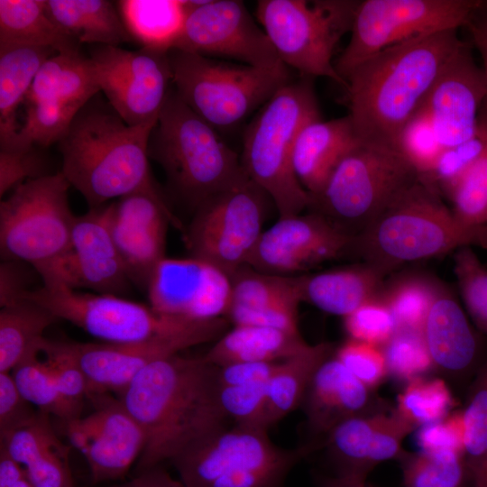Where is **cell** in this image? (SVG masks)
Returning <instances> with one entry per match:
<instances>
[{"instance_id": "59", "label": "cell", "mask_w": 487, "mask_h": 487, "mask_svg": "<svg viewBox=\"0 0 487 487\" xmlns=\"http://www.w3.org/2000/svg\"><path fill=\"white\" fill-rule=\"evenodd\" d=\"M317 483L319 487H367L365 478L339 473L333 477H320Z\"/></svg>"}, {"instance_id": "34", "label": "cell", "mask_w": 487, "mask_h": 487, "mask_svg": "<svg viewBox=\"0 0 487 487\" xmlns=\"http://www.w3.org/2000/svg\"><path fill=\"white\" fill-rule=\"evenodd\" d=\"M52 22L77 42L111 45L131 39L116 4L107 0H45Z\"/></svg>"}, {"instance_id": "41", "label": "cell", "mask_w": 487, "mask_h": 487, "mask_svg": "<svg viewBox=\"0 0 487 487\" xmlns=\"http://www.w3.org/2000/svg\"><path fill=\"white\" fill-rule=\"evenodd\" d=\"M455 401L439 378L418 377L408 381L397 398L396 414L415 430L451 413Z\"/></svg>"}, {"instance_id": "33", "label": "cell", "mask_w": 487, "mask_h": 487, "mask_svg": "<svg viewBox=\"0 0 487 487\" xmlns=\"http://www.w3.org/2000/svg\"><path fill=\"white\" fill-rule=\"evenodd\" d=\"M308 345L300 333L235 325L215 342L203 358L217 367L247 362H278L298 354Z\"/></svg>"}, {"instance_id": "12", "label": "cell", "mask_w": 487, "mask_h": 487, "mask_svg": "<svg viewBox=\"0 0 487 487\" xmlns=\"http://www.w3.org/2000/svg\"><path fill=\"white\" fill-rule=\"evenodd\" d=\"M267 198L244 174L201 204L182 232L190 256L234 275L246 265L263 232Z\"/></svg>"}, {"instance_id": "58", "label": "cell", "mask_w": 487, "mask_h": 487, "mask_svg": "<svg viewBox=\"0 0 487 487\" xmlns=\"http://www.w3.org/2000/svg\"><path fill=\"white\" fill-rule=\"evenodd\" d=\"M482 8L473 15L466 27L469 29L473 42L481 56L482 69L487 87V14H482ZM485 103L487 105V97Z\"/></svg>"}, {"instance_id": "55", "label": "cell", "mask_w": 487, "mask_h": 487, "mask_svg": "<svg viewBox=\"0 0 487 487\" xmlns=\"http://www.w3.org/2000/svg\"><path fill=\"white\" fill-rule=\"evenodd\" d=\"M47 175L34 147L26 150H0V196L23 182Z\"/></svg>"}, {"instance_id": "9", "label": "cell", "mask_w": 487, "mask_h": 487, "mask_svg": "<svg viewBox=\"0 0 487 487\" xmlns=\"http://www.w3.org/2000/svg\"><path fill=\"white\" fill-rule=\"evenodd\" d=\"M167 57L174 90L216 130L237 125L291 80L283 63L258 68L178 49L170 50Z\"/></svg>"}, {"instance_id": "20", "label": "cell", "mask_w": 487, "mask_h": 487, "mask_svg": "<svg viewBox=\"0 0 487 487\" xmlns=\"http://www.w3.org/2000/svg\"><path fill=\"white\" fill-rule=\"evenodd\" d=\"M155 311L193 320L225 317L232 301L231 277L199 258H163L146 287Z\"/></svg>"}, {"instance_id": "51", "label": "cell", "mask_w": 487, "mask_h": 487, "mask_svg": "<svg viewBox=\"0 0 487 487\" xmlns=\"http://www.w3.org/2000/svg\"><path fill=\"white\" fill-rule=\"evenodd\" d=\"M344 326L349 338L380 347L397 329L394 317L381 297L345 317Z\"/></svg>"}, {"instance_id": "62", "label": "cell", "mask_w": 487, "mask_h": 487, "mask_svg": "<svg viewBox=\"0 0 487 487\" xmlns=\"http://www.w3.org/2000/svg\"><path fill=\"white\" fill-rule=\"evenodd\" d=\"M2 487H32V484L30 483L27 476H24L23 477L22 479L14 482H12L8 485H5V486H2Z\"/></svg>"}, {"instance_id": "14", "label": "cell", "mask_w": 487, "mask_h": 487, "mask_svg": "<svg viewBox=\"0 0 487 487\" xmlns=\"http://www.w3.org/2000/svg\"><path fill=\"white\" fill-rule=\"evenodd\" d=\"M228 319L219 317L199 321L180 332L136 342L59 341V344L83 372L88 383V397L111 391L120 395L149 364L187 348L216 342L228 330Z\"/></svg>"}, {"instance_id": "26", "label": "cell", "mask_w": 487, "mask_h": 487, "mask_svg": "<svg viewBox=\"0 0 487 487\" xmlns=\"http://www.w3.org/2000/svg\"><path fill=\"white\" fill-rule=\"evenodd\" d=\"M308 427L324 439L337 425L377 410L372 390L366 387L331 355L314 374L305 398Z\"/></svg>"}, {"instance_id": "17", "label": "cell", "mask_w": 487, "mask_h": 487, "mask_svg": "<svg viewBox=\"0 0 487 487\" xmlns=\"http://www.w3.org/2000/svg\"><path fill=\"white\" fill-rule=\"evenodd\" d=\"M315 448L312 443L294 449L281 448L270 440L267 431L225 426L192 445L171 463L187 487H211L216 480L236 473L300 462Z\"/></svg>"}, {"instance_id": "15", "label": "cell", "mask_w": 487, "mask_h": 487, "mask_svg": "<svg viewBox=\"0 0 487 487\" xmlns=\"http://www.w3.org/2000/svg\"><path fill=\"white\" fill-rule=\"evenodd\" d=\"M89 59L107 103L129 125H155L171 90L167 53L95 45Z\"/></svg>"}, {"instance_id": "13", "label": "cell", "mask_w": 487, "mask_h": 487, "mask_svg": "<svg viewBox=\"0 0 487 487\" xmlns=\"http://www.w3.org/2000/svg\"><path fill=\"white\" fill-rule=\"evenodd\" d=\"M22 299L33 300L92 336L129 343L188 329L202 320L159 313L120 296L80 293L64 283L42 285Z\"/></svg>"}, {"instance_id": "19", "label": "cell", "mask_w": 487, "mask_h": 487, "mask_svg": "<svg viewBox=\"0 0 487 487\" xmlns=\"http://www.w3.org/2000/svg\"><path fill=\"white\" fill-rule=\"evenodd\" d=\"M353 237L309 211L279 218L261 234L246 265L255 271L296 276L316 265L350 254Z\"/></svg>"}, {"instance_id": "42", "label": "cell", "mask_w": 487, "mask_h": 487, "mask_svg": "<svg viewBox=\"0 0 487 487\" xmlns=\"http://www.w3.org/2000/svg\"><path fill=\"white\" fill-rule=\"evenodd\" d=\"M400 461L403 487H462L468 475L464 455L455 452L406 453Z\"/></svg>"}, {"instance_id": "40", "label": "cell", "mask_w": 487, "mask_h": 487, "mask_svg": "<svg viewBox=\"0 0 487 487\" xmlns=\"http://www.w3.org/2000/svg\"><path fill=\"white\" fill-rule=\"evenodd\" d=\"M462 416L467 474L474 487H487V360L471 387Z\"/></svg>"}, {"instance_id": "32", "label": "cell", "mask_w": 487, "mask_h": 487, "mask_svg": "<svg viewBox=\"0 0 487 487\" xmlns=\"http://www.w3.org/2000/svg\"><path fill=\"white\" fill-rule=\"evenodd\" d=\"M57 51L45 47L0 49V150L18 149L17 109L42 64Z\"/></svg>"}, {"instance_id": "3", "label": "cell", "mask_w": 487, "mask_h": 487, "mask_svg": "<svg viewBox=\"0 0 487 487\" xmlns=\"http://www.w3.org/2000/svg\"><path fill=\"white\" fill-rule=\"evenodd\" d=\"M96 96L58 142L62 175L90 208L134 193L168 204L150 170L148 143L155 125H129Z\"/></svg>"}, {"instance_id": "29", "label": "cell", "mask_w": 487, "mask_h": 487, "mask_svg": "<svg viewBox=\"0 0 487 487\" xmlns=\"http://www.w3.org/2000/svg\"><path fill=\"white\" fill-rule=\"evenodd\" d=\"M433 365L450 373L467 370L478 354V341L458 301L439 287L422 327Z\"/></svg>"}, {"instance_id": "28", "label": "cell", "mask_w": 487, "mask_h": 487, "mask_svg": "<svg viewBox=\"0 0 487 487\" xmlns=\"http://www.w3.org/2000/svg\"><path fill=\"white\" fill-rule=\"evenodd\" d=\"M349 117L307 124L299 132L293 148V170L309 195L318 193L329 176L357 143Z\"/></svg>"}, {"instance_id": "6", "label": "cell", "mask_w": 487, "mask_h": 487, "mask_svg": "<svg viewBox=\"0 0 487 487\" xmlns=\"http://www.w3.org/2000/svg\"><path fill=\"white\" fill-rule=\"evenodd\" d=\"M148 156L194 211L245 174L237 154L172 88L151 132Z\"/></svg>"}, {"instance_id": "5", "label": "cell", "mask_w": 487, "mask_h": 487, "mask_svg": "<svg viewBox=\"0 0 487 487\" xmlns=\"http://www.w3.org/2000/svg\"><path fill=\"white\" fill-rule=\"evenodd\" d=\"M320 119L310 78L289 81L259 110L244 135L241 164L271 199L279 218L308 209L310 195L293 170L292 154L300 130Z\"/></svg>"}, {"instance_id": "56", "label": "cell", "mask_w": 487, "mask_h": 487, "mask_svg": "<svg viewBox=\"0 0 487 487\" xmlns=\"http://www.w3.org/2000/svg\"><path fill=\"white\" fill-rule=\"evenodd\" d=\"M280 362H247L218 367V384L226 387L268 382Z\"/></svg>"}, {"instance_id": "44", "label": "cell", "mask_w": 487, "mask_h": 487, "mask_svg": "<svg viewBox=\"0 0 487 487\" xmlns=\"http://www.w3.org/2000/svg\"><path fill=\"white\" fill-rule=\"evenodd\" d=\"M487 147V105L482 108L476 133L458 144L446 147L432 170L419 177L429 188L447 194L459 178L480 158Z\"/></svg>"}, {"instance_id": "2", "label": "cell", "mask_w": 487, "mask_h": 487, "mask_svg": "<svg viewBox=\"0 0 487 487\" xmlns=\"http://www.w3.org/2000/svg\"><path fill=\"white\" fill-rule=\"evenodd\" d=\"M464 42L456 29L443 31L389 47L355 67L345 90L357 139L397 150L401 130Z\"/></svg>"}, {"instance_id": "7", "label": "cell", "mask_w": 487, "mask_h": 487, "mask_svg": "<svg viewBox=\"0 0 487 487\" xmlns=\"http://www.w3.org/2000/svg\"><path fill=\"white\" fill-rule=\"evenodd\" d=\"M69 187L59 171L23 182L0 202L2 259L31 265L43 283L58 277L71 250Z\"/></svg>"}, {"instance_id": "43", "label": "cell", "mask_w": 487, "mask_h": 487, "mask_svg": "<svg viewBox=\"0 0 487 487\" xmlns=\"http://www.w3.org/2000/svg\"><path fill=\"white\" fill-rule=\"evenodd\" d=\"M439 286L418 276H407L385 287L380 295L397 328L422 330Z\"/></svg>"}, {"instance_id": "57", "label": "cell", "mask_w": 487, "mask_h": 487, "mask_svg": "<svg viewBox=\"0 0 487 487\" xmlns=\"http://www.w3.org/2000/svg\"><path fill=\"white\" fill-rule=\"evenodd\" d=\"M29 264L15 261L3 260L0 264V307L21 299L30 290L31 276Z\"/></svg>"}, {"instance_id": "30", "label": "cell", "mask_w": 487, "mask_h": 487, "mask_svg": "<svg viewBox=\"0 0 487 487\" xmlns=\"http://www.w3.org/2000/svg\"><path fill=\"white\" fill-rule=\"evenodd\" d=\"M100 91L92 63L80 51L57 52L41 67L24 104H42L76 114Z\"/></svg>"}, {"instance_id": "50", "label": "cell", "mask_w": 487, "mask_h": 487, "mask_svg": "<svg viewBox=\"0 0 487 487\" xmlns=\"http://www.w3.org/2000/svg\"><path fill=\"white\" fill-rule=\"evenodd\" d=\"M40 353L59 391L69 401L83 405L89 394L87 381L59 341L44 337L40 344Z\"/></svg>"}, {"instance_id": "10", "label": "cell", "mask_w": 487, "mask_h": 487, "mask_svg": "<svg viewBox=\"0 0 487 487\" xmlns=\"http://www.w3.org/2000/svg\"><path fill=\"white\" fill-rule=\"evenodd\" d=\"M359 1L260 0L256 16L280 60L304 78L326 77L346 88L333 56L351 32Z\"/></svg>"}, {"instance_id": "38", "label": "cell", "mask_w": 487, "mask_h": 487, "mask_svg": "<svg viewBox=\"0 0 487 487\" xmlns=\"http://www.w3.org/2000/svg\"><path fill=\"white\" fill-rule=\"evenodd\" d=\"M60 319L41 304L21 299L0 308V372L14 366L44 338Z\"/></svg>"}, {"instance_id": "45", "label": "cell", "mask_w": 487, "mask_h": 487, "mask_svg": "<svg viewBox=\"0 0 487 487\" xmlns=\"http://www.w3.org/2000/svg\"><path fill=\"white\" fill-rule=\"evenodd\" d=\"M446 196L455 219L470 228L487 227V147Z\"/></svg>"}, {"instance_id": "31", "label": "cell", "mask_w": 487, "mask_h": 487, "mask_svg": "<svg viewBox=\"0 0 487 487\" xmlns=\"http://www.w3.org/2000/svg\"><path fill=\"white\" fill-rule=\"evenodd\" d=\"M383 279L364 263L303 275V301L328 314L345 317L379 298L384 286Z\"/></svg>"}, {"instance_id": "21", "label": "cell", "mask_w": 487, "mask_h": 487, "mask_svg": "<svg viewBox=\"0 0 487 487\" xmlns=\"http://www.w3.org/2000/svg\"><path fill=\"white\" fill-rule=\"evenodd\" d=\"M111 234L133 283L146 289L156 265L165 258L168 225L181 231L170 206L134 193L107 206Z\"/></svg>"}, {"instance_id": "11", "label": "cell", "mask_w": 487, "mask_h": 487, "mask_svg": "<svg viewBox=\"0 0 487 487\" xmlns=\"http://www.w3.org/2000/svg\"><path fill=\"white\" fill-rule=\"evenodd\" d=\"M471 0H365L358 3L351 37L335 61L345 81L359 64L393 45L467 26L485 6Z\"/></svg>"}, {"instance_id": "53", "label": "cell", "mask_w": 487, "mask_h": 487, "mask_svg": "<svg viewBox=\"0 0 487 487\" xmlns=\"http://www.w3.org/2000/svg\"><path fill=\"white\" fill-rule=\"evenodd\" d=\"M19 391L11 372H0V437L32 423L39 415Z\"/></svg>"}, {"instance_id": "48", "label": "cell", "mask_w": 487, "mask_h": 487, "mask_svg": "<svg viewBox=\"0 0 487 487\" xmlns=\"http://www.w3.org/2000/svg\"><path fill=\"white\" fill-rule=\"evenodd\" d=\"M444 148L427 113L421 106L401 130L397 151L420 177L432 170Z\"/></svg>"}, {"instance_id": "24", "label": "cell", "mask_w": 487, "mask_h": 487, "mask_svg": "<svg viewBox=\"0 0 487 487\" xmlns=\"http://www.w3.org/2000/svg\"><path fill=\"white\" fill-rule=\"evenodd\" d=\"M414 430L394 410L380 411L343 421L327 434L325 445L339 474L366 479L378 464L405 455L402 442Z\"/></svg>"}, {"instance_id": "1", "label": "cell", "mask_w": 487, "mask_h": 487, "mask_svg": "<svg viewBox=\"0 0 487 487\" xmlns=\"http://www.w3.org/2000/svg\"><path fill=\"white\" fill-rule=\"evenodd\" d=\"M217 370L203 356L177 354L143 368L119 395L145 437L135 467L137 474L164 461L171 462L198 441L225 427Z\"/></svg>"}, {"instance_id": "16", "label": "cell", "mask_w": 487, "mask_h": 487, "mask_svg": "<svg viewBox=\"0 0 487 487\" xmlns=\"http://www.w3.org/2000/svg\"><path fill=\"white\" fill-rule=\"evenodd\" d=\"M187 18L173 49L234 59L258 68L282 64L243 2L203 0L187 1Z\"/></svg>"}, {"instance_id": "8", "label": "cell", "mask_w": 487, "mask_h": 487, "mask_svg": "<svg viewBox=\"0 0 487 487\" xmlns=\"http://www.w3.org/2000/svg\"><path fill=\"white\" fill-rule=\"evenodd\" d=\"M418 179L397 150L359 141L310 195L308 209L354 238Z\"/></svg>"}, {"instance_id": "46", "label": "cell", "mask_w": 487, "mask_h": 487, "mask_svg": "<svg viewBox=\"0 0 487 487\" xmlns=\"http://www.w3.org/2000/svg\"><path fill=\"white\" fill-rule=\"evenodd\" d=\"M388 374L409 381L434 367L422 330L397 328L381 346Z\"/></svg>"}, {"instance_id": "27", "label": "cell", "mask_w": 487, "mask_h": 487, "mask_svg": "<svg viewBox=\"0 0 487 487\" xmlns=\"http://www.w3.org/2000/svg\"><path fill=\"white\" fill-rule=\"evenodd\" d=\"M50 418L39 412L27 427L0 437V446L24 468L32 487H74L70 446L58 436Z\"/></svg>"}, {"instance_id": "37", "label": "cell", "mask_w": 487, "mask_h": 487, "mask_svg": "<svg viewBox=\"0 0 487 487\" xmlns=\"http://www.w3.org/2000/svg\"><path fill=\"white\" fill-rule=\"evenodd\" d=\"M15 46L79 51V43L49 17L45 0H0V49Z\"/></svg>"}, {"instance_id": "61", "label": "cell", "mask_w": 487, "mask_h": 487, "mask_svg": "<svg viewBox=\"0 0 487 487\" xmlns=\"http://www.w3.org/2000/svg\"><path fill=\"white\" fill-rule=\"evenodd\" d=\"M115 487H151L145 473L137 474L133 479Z\"/></svg>"}, {"instance_id": "4", "label": "cell", "mask_w": 487, "mask_h": 487, "mask_svg": "<svg viewBox=\"0 0 487 487\" xmlns=\"http://www.w3.org/2000/svg\"><path fill=\"white\" fill-rule=\"evenodd\" d=\"M464 246L487 249V227L461 225L439 194L418 179L353 238L349 255L385 278L405 263Z\"/></svg>"}, {"instance_id": "23", "label": "cell", "mask_w": 487, "mask_h": 487, "mask_svg": "<svg viewBox=\"0 0 487 487\" xmlns=\"http://www.w3.org/2000/svg\"><path fill=\"white\" fill-rule=\"evenodd\" d=\"M58 282L120 297L130 290L133 283L111 234L107 206L76 216L71 250L60 265Z\"/></svg>"}, {"instance_id": "52", "label": "cell", "mask_w": 487, "mask_h": 487, "mask_svg": "<svg viewBox=\"0 0 487 487\" xmlns=\"http://www.w3.org/2000/svg\"><path fill=\"white\" fill-rule=\"evenodd\" d=\"M334 355L353 376L371 390L380 385L388 375L380 346L349 338Z\"/></svg>"}, {"instance_id": "39", "label": "cell", "mask_w": 487, "mask_h": 487, "mask_svg": "<svg viewBox=\"0 0 487 487\" xmlns=\"http://www.w3.org/2000/svg\"><path fill=\"white\" fill-rule=\"evenodd\" d=\"M40 344L11 371L19 391L37 410L61 423L80 418L83 405L69 401L59 391L41 358Z\"/></svg>"}, {"instance_id": "60", "label": "cell", "mask_w": 487, "mask_h": 487, "mask_svg": "<svg viewBox=\"0 0 487 487\" xmlns=\"http://www.w3.org/2000/svg\"><path fill=\"white\" fill-rule=\"evenodd\" d=\"M144 473L147 475L151 487H187L180 480L178 481L172 478L160 466Z\"/></svg>"}, {"instance_id": "35", "label": "cell", "mask_w": 487, "mask_h": 487, "mask_svg": "<svg viewBox=\"0 0 487 487\" xmlns=\"http://www.w3.org/2000/svg\"><path fill=\"white\" fill-rule=\"evenodd\" d=\"M116 5L131 39L159 53L175 47L188 12L183 0H122Z\"/></svg>"}, {"instance_id": "49", "label": "cell", "mask_w": 487, "mask_h": 487, "mask_svg": "<svg viewBox=\"0 0 487 487\" xmlns=\"http://www.w3.org/2000/svg\"><path fill=\"white\" fill-rule=\"evenodd\" d=\"M218 397L226 418L233 419L236 426L267 431L263 427L267 382L219 386Z\"/></svg>"}, {"instance_id": "25", "label": "cell", "mask_w": 487, "mask_h": 487, "mask_svg": "<svg viewBox=\"0 0 487 487\" xmlns=\"http://www.w3.org/2000/svg\"><path fill=\"white\" fill-rule=\"evenodd\" d=\"M231 280L232 301L226 318L234 326L299 333L298 309L303 301V275L269 274L244 265Z\"/></svg>"}, {"instance_id": "18", "label": "cell", "mask_w": 487, "mask_h": 487, "mask_svg": "<svg viewBox=\"0 0 487 487\" xmlns=\"http://www.w3.org/2000/svg\"><path fill=\"white\" fill-rule=\"evenodd\" d=\"M88 399L94 410L61 423L64 433L85 457L94 483L120 480L142 453L143 431L120 399L107 393Z\"/></svg>"}, {"instance_id": "36", "label": "cell", "mask_w": 487, "mask_h": 487, "mask_svg": "<svg viewBox=\"0 0 487 487\" xmlns=\"http://www.w3.org/2000/svg\"><path fill=\"white\" fill-rule=\"evenodd\" d=\"M331 355L328 343L308 345L298 354L280 362L267 382V398L263 418L266 430L304 400L309 383L319 366Z\"/></svg>"}, {"instance_id": "47", "label": "cell", "mask_w": 487, "mask_h": 487, "mask_svg": "<svg viewBox=\"0 0 487 487\" xmlns=\"http://www.w3.org/2000/svg\"><path fill=\"white\" fill-rule=\"evenodd\" d=\"M454 272L467 312L487 334V268L471 246H464L455 252Z\"/></svg>"}, {"instance_id": "22", "label": "cell", "mask_w": 487, "mask_h": 487, "mask_svg": "<svg viewBox=\"0 0 487 487\" xmlns=\"http://www.w3.org/2000/svg\"><path fill=\"white\" fill-rule=\"evenodd\" d=\"M486 97L482 67L475 63L471 45L464 42L446 64L422 105L445 148L476 133Z\"/></svg>"}, {"instance_id": "54", "label": "cell", "mask_w": 487, "mask_h": 487, "mask_svg": "<svg viewBox=\"0 0 487 487\" xmlns=\"http://www.w3.org/2000/svg\"><path fill=\"white\" fill-rule=\"evenodd\" d=\"M417 443L420 451H450L464 455L462 411L451 412L436 422L419 427Z\"/></svg>"}]
</instances>
